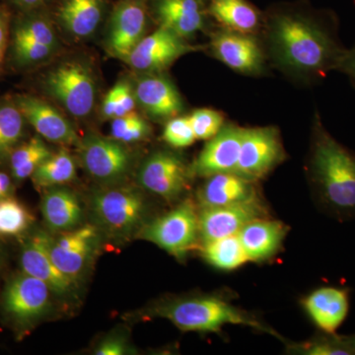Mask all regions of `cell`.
<instances>
[{
    "label": "cell",
    "instance_id": "6da1fadb",
    "mask_svg": "<svg viewBox=\"0 0 355 355\" xmlns=\"http://www.w3.org/2000/svg\"><path fill=\"white\" fill-rule=\"evenodd\" d=\"M273 57L287 71L319 78L338 69L345 49L334 28L321 19L297 12L273 14L268 26Z\"/></svg>",
    "mask_w": 355,
    "mask_h": 355
},
{
    "label": "cell",
    "instance_id": "7a4b0ae2",
    "mask_svg": "<svg viewBox=\"0 0 355 355\" xmlns=\"http://www.w3.org/2000/svg\"><path fill=\"white\" fill-rule=\"evenodd\" d=\"M309 168L326 209L340 219L355 217V155L320 121L315 127Z\"/></svg>",
    "mask_w": 355,
    "mask_h": 355
},
{
    "label": "cell",
    "instance_id": "3957f363",
    "mask_svg": "<svg viewBox=\"0 0 355 355\" xmlns=\"http://www.w3.org/2000/svg\"><path fill=\"white\" fill-rule=\"evenodd\" d=\"M156 313L184 331L217 333L220 331L222 327L231 324H245L273 336L277 335L251 315L216 296L178 299L161 305L156 309Z\"/></svg>",
    "mask_w": 355,
    "mask_h": 355
},
{
    "label": "cell",
    "instance_id": "277c9868",
    "mask_svg": "<svg viewBox=\"0 0 355 355\" xmlns=\"http://www.w3.org/2000/svg\"><path fill=\"white\" fill-rule=\"evenodd\" d=\"M46 89L70 114L85 118L96 100V83L92 71L83 62L72 60L49 72Z\"/></svg>",
    "mask_w": 355,
    "mask_h": 355
},
{
    "label": "cell",
    "instance_id": "5b68a950",
    "mask_svg": "<svg viewBox=\"0 0 355 355\" xmlns=\"http://www.w3.org/2000/svg\"><path fill=\"white\" fill-rule=\"evenodd\" d=\"M200 237L198 214L191 200L159 217L142 229L141 238L153 242L176 258L183 259Z\"/></svg>",
    "mask_w": 355,
    "mask_h": 355
},
{
    "label": "cell",
    "instance_id": "8992f818",
    "mask_svg": "<svg viewBox=\"0 0 355 355\" xmlns=\"http://www.w3.org/2000/svg\"><path fill=\"white\" fill-rule=\"evenodd\" d=\"M92 207L98 220L116 235L132 232L146 211L144 198L132 188L99 191L93 198Z\"/></svg>",
    "mask_w": 355,
    "mask_h": 355
},
{
    "label": "cell",
    "instance_id": "52a82bcc",
    "mask_svg": "<svg viewBox=\"0 0 355 355\" xmlns=\"http://www.w3.org/2000/svg\"><path fill=\"white\" fill-rule=\"evenodd\" d=\"M50 287L23 272L8 282L2 295V308L20 327H28L43 316L50 305Z\"/></svg>",
    "mask_w": 355,
    "mask_h": 355
},
{
    "label": "cell",
    "instance_id": "ba28073f",
    "mask_svg": "<svg viewBox=\"0 0 355 355\" xmlns=\"http://www.w3.org/2000/svg\"><path fill=\"white\" fill-rule=\"evenodd\" d=\"M284 159V149L275 128L244 130L235 174L256 181L265 177Z\"/></svg>",
    "mask_w": 355,
    "mask_h": 355
},
{
    "label": "cell",
    "instance_id": "9c48e42d",
    "mask_svg": "<svg viewBox=\"0 0 355 355\" xmlns=\"http://www.w3.org/2000/svg\"><path fill=\"white\" fill-rule=\"evenodd\" d=\"M268 210L261 198L225 207L202 209L198 214V229L202 244L237 235L245 225L257 219L266 218Z\"/></svg>",
    "mask_w": 355,
    "mask_h": 355
},
{
    "label": "cell",
    "instance_id": "30bf717a",
    "mask_svg": "<svg viewBox=\"0 0 355 355\" xmlns=\"http://www.w3.org/2000/svg\"><path fill=\"white\" fill-rule=\"evenodd\" d=\"M193 50L182 37L160 26L153 34L144 37L125 60L132 69L154 73L167 69Z\"/></svg>",
    "mask_w": 355,
    "mask_h": 355
},
{
    "label": "cell",
    "instance_id": "8fae6325",
    "mask_svg": "<svg viewBox=\"0 0 355 355\" xmlns=\"http://www.w3.org/2000/svg\"><path fill=\"white\" fill-rule=\"evenodd\" d=\"M146 0H120L112 14L108 33V50L114 57L127 60L146 37Z\"/></svg>",
    "mask_w": 355,
    "mask_h": 355
},
{
    "label": "cell",
    "instance_id": "7c38bea8",
    "mask_svg": "<svg viewBox=\"0 0 355 355\" xmlns=\"http://www.w3.org/2000/svg\"><path fill=\"white\" fill-rule=\"evenodd\" d=\"M189 173L179 156L161 151L144 163L139 180L146 190L165 200H174L186 190Z\"/></svg>",
    "mask_w": 355,
    "mask_h": 355
},
{
    "label": "cell",
    "instance_id": "4fadbf2b",
    "mask_svg": "<svg viewBox=\"0 0 355 355\" xmlns=\"http://www.w3.org/2000/svg\"><path fill=\"white\" fill-rule=\"evenodd\" d=\"M79 144L84 167L95 179L113 181L128 172L130 155L118 140L92 133Z\"/></svg>",
    "mask_w": 355,
    "mask_h": 355
},
{
    "label": "cell",
    "instance_id": "5bb4252c",
    "mask_svg": "<svg viewBox=\"0 0 355 355\" xmlns=\"http://www.w3.org/2000/svg\"><path fill=\"white\" fill-rule=\"evenodd\" d=\"M244 128L234 125L222 127L191 168L193 176L209 178L216 174L236 173Z\"/></svg>",
    "mask_w": 355,
    "mask_h": 355
},
{
    "label": "cell",
    "instance_id": "9a60e30c",
    "mask_svg": "<svg viewBox=\"0 0 355 355\" xmlns=\"http://www.w3.org/2000/svg\"><path fill=\"white\" fill-rule=\"evenodd\" d=\"M96 241L97 230L94 226L86 224L64 231L58 238L51 237L49 250L58 270L76 284L94 250Z\"/></svg>",
    "mask_w": 355,
    "mask_h": 355
},
{
    "label": "cell",
    "instance_id": "2e32d148",
    "mask_svg": "<svg viewBox=\"0 0 355 355\" xmlns=\"http://www.w3.org/2000/svg\"><path fill=\"white\" fill-rule=\"evenodd\" d=\"M50 240L51 236L43 231L34 233L26 240L20 257L23 272L42 280L58 295H69L73 291L74 282L53 263L49 250Z\"/></svg>",
    "mask_w": 355,
    "mask_h": 355
},
{
    "label": "cell",
    "instance_id": "e0dca14e",
    "mask_svg": "<svg viewBox=\"0 0 355 355\" xmlns=\"http://www.w3.org/2000/svg\"><path fill=\"white\" fill-rule=\"evenodd\" d=\"M211 49L219 60L240 73L258 74L265 65L260 44L249 34L223 30L212 37Z\"/></svg>",
    "mask_w": 355,
    "mask_h": 355
},
{
    "label": "cell",
    "instance_id": "ac0fdd59",
    "mask_svg": "<svg viewBox=\"0 0 355 355\" xmlns=\"http://www.w3.org/2000/svg\"><path fill=\"white\" fill-rule=\"evenodd\" d=\"M16 105L25 120L29 121L44 139L64 146L80 144L69 121L49 103L34 96H21Z\"/></svg>",
    "mask_w": 355,
    "mask_h": 355
},
{
    "label": "cell",
    "instance_id": "d6986e66",
    "mask_svg": "<svg viewBox=\"0 0 355 355\" xmlns=\"http://www.w3.org/2000/svg\"><path fill=\"white\" fill-rule=\"evenodd\" d=\"M303 306L320 330L335 335L349 314V291L338 287H321L304 299Z\"/></svg>",
    "mask_w": 355,
    "mask_h": 355
},
{
    "label": "cell",
    "instance_id": "ffe728a7",
    "mask_svg": "<svg viewBox=\"0 0 355 355\" xmlns=\"http://www.w3.org/2000/svg\"><path fill=\"white\" fill-rule=\"evenodd\" d=\"M137 104L155 119L175 118L183 110V101L174 84L160 76L147 74L135 89Z\"/></svg>",
    "mask_w": 355,
    "mask_h": 355
},
{
    "label": "cell",
    "instance_id": "44dd1931",
    "mask_svg": "<svg viewBox=\"0 0 355 355\" xmlns=\"http://www.w3.org/2000/svg\"><path fill=\"white\" fill-rule=\"evenodd\" d=\"M259 198L254 181L235 173L216 174L207 178L198 193L200 209L225 207Z\"/></svg>",
    "mask_w": 355,
    "mask_h": 355
},
{
    "label": "cell",
    "instance_id": "7402d4cb",
    "mask_svg": "<svg viewBox=\"0 0 355 355\" xmlns=\"http://www.w3.org/2000/svg\"><path fill=\"white\" fill-rule=\"evenodd\" d=\"M286 232V226L282 222L261 218L248 223L237 236L248 261H261L279 251Z\"/></svg>",
    "mask_w": 355,
    "mask_h": 355
},
{
    "label": "cell",
    "instance_id": "603a6c76",
    "mask_svg": "<svg viewBox=\"0 0 355 355\" xmlns=\"http://www.w3.org/2000/svg\"><path fill=\"white\" fill-rule=\"evenodd\" d=\"M154 9L161 27L183 39L190 38L203 27L202 0H156Z\"/></svg>",
    "mask_w": 355,
    "mask_h": 355
},
{
    "label": "cell",
    "instance_id": "cb8c5ba5",
    "mask_svg": "<svg viewBox=\"0 0 355 355\" xmlns=\"http://www.w3.org/2000/svg\"><path fill=\"white\" fill-rule=\"evenodd\" d=\"M41 209L44 220L51 231L64 232L76 228L83 216L78 198L64 188H51L46 191Z\"/></svg>",
    "mask_w": 355,
    "mask_h": 355
},
{
    "label": "cell",
    "instance_id": "d4e9b609",
    "mask_svg": "<svg viewBox=\"0 0 355 355\" xmlns=\"http://www.w3.org/2000/svg\"><path fill=\"white\" fill-rule=\"evenodd\" d=\"M104 11V0H64L58 16L67 31L78 38H85L97 30Z\"/></svg>",
    "mask_w": 355,
    "mask_h": 355
},
{
    "label": "cell",
    "instance_id": "484cf974",
    "mask_svg": "<svg viewBox=\"0 0 355 355\" xmlns=\"http://www.w3.org/2000/svg\"><path fill=\"white\" fill-rule=\"evenodd\" d=\"M207 11L230 31L251 35L261 26V13L247 0H209Z\"/></svg>",
    "mask_w": 355,
    "mask_h": 355
},
{
    "label": "cell",
    "instance_id": "4316f807",
    "mask_svg": "<svg viewBox=\"0 0 355 355\" xmlns=\"http://www.w3.org/2000/svg\"><path fill=\"white\" fill-rule=\"evenodd\" d=\"M76 165L69 151L60 149L44 160L33 174L35 186L40 189L53 188L76 179Z\"/></svg>",
    "mask_w": 355,
    "mask_h": 355
},
{
    "label": "cell",
    "instance_id": "83f0119b",
    "mask_svg": "<svg viewBox=\"0 0 355 355\" xmlns=\"http://www.w3.org/2000/svg\"><path fill=\"white\" fill-rule=\"evenodd\" d=\"M202 257L210 265L223 270H235L248 261L237 235L202 244Z\"/></svg>",
    "mask_w": 355,
    "mask_h": 355
},
{
    "label": "cell",
    "instance_id": "f1b7e54d",
    "mask_svg": "<svg viewBox=\"0 0 355 355\" xmlns=\"http://www.w3.org/2000/svg\"><path fill=\"white\" fill-rule=\"evenodd\" d=\"M50 148L41 137H35L22 146L16 147L10 155V167L16 181L32 177L39 166L51 155Z\"/></svg>",
    "mask_w": 355,
    "mask_h": 355
},
{
    "label": "cell",
    "instance_id": "f546056e",
    "mask_svg": "<svg viewBox=\"0 0 355 355\" xmlns=\"http://www.w3.org/2000/svg\"><path fill=\"white\" fill-rule=\"evenodd\" d=\"M25 118L17 105L0 104V161L10 158L24 132Z\"/></svg>",
    "mask_w": 355,
    "mask_h": 355
},
{
    "label": "cell",
    "instance_id": "4dcf8cb0",
    "mask_svg": "<svg viewBox=\"0 0 355 355\" xmlns=\"http://www.w3.org/2000/svg\"><path fill=\"white\" fill-rule=\"evenodd\" d=\"M32 214L15 198H0V236H18L24 233L33 221Z\"/></svg>",
    "mask_w": 355,
    "mask_h": 355
},
{
    "label": "cell",
    "instance_id": "1f68e13d",
    "mask_svg": "<svg viewBox=\"0 0 355 355\" xmlns=\"http://www.w3.org/2000/svg\"><path fill=\"white\" fill-rule=\"evenodd\" d=\"M309 355H354L355 352L349 345L347 336L329 335L320 336L302 345L297 349Z\"/></svg>",
    "mask_w": 355,
    "mask_h": 355
},
{
    "label": "cell",
    "instance_id": "d6a6232c",
    "mask_svg": "<svg viewBox=\"0 0 355 355\" xmlns=\"http://www.w3.org/2000/svg\"><path fill=\"white\" fill-rule=\"evenodd\" d=\"M196 139L209 140L223 127V116L210 109H198L189 116Z\"/></svg>",
    "mask_w": 355,
    "mask_h": 355
},
{
    "label": "cell",
    "instance_id": "836d02e7",
    "mask_svg": "<svg viewBox=\"0 0 355 355\" xmlns=\"http://www.w3.org/2000/svg\"><path fill=\"white\" fill-rule=\"evenodd\" d=\"M55 51L29 38L14 35V53L18 62L22 64H38L51 57Z\"/></svg>",
    "mask_w": 355,
    "mask_h": 355
},
{
    "label": "cell",
    "instance_id": "e575fe53",
    "mask_svg": "<svg viewBox=\"0 0 355 355\" xmlns=\"http://www.w3.org/2000/svg\"><path fill=\"white\" fill-rule=\"evenodd\" d=\"M163 139L176 148L188 147L195 142L196 137L189 116H175L166 123Z\"/></svg>",
    "mask_w": 355,
    "mask_h": 355
},
{
    "label": "cell",
    "instance_id": "d590c367",
    "mask_svg": "<svg viewBox=\"0 0 355 355\" xmlns=\"http://www.w3.org/2000/svg\"><path fill=\"white\" fill-rule=\"evenodd\" d=\"M15 34L50 46L53 50L57 46L58 41L53 28L41 18H28L23 21L16 29Z\"/></svg>",
    "mask_w": 355,
    "mask_h": 355
},
{
    "label": "cell",
    "instance_id": "8d00e7d4",
    "mask_svg": "<svg viewBox=\"0 0 355 355\" xmlns=\"http://www.w3.org/2000/svg\"><path fill=\"white\" fill-rule=\"evenodd\" d=\"M119 85V101L118 109H116V118L125 116L128 113H132L137 105L135 92L132 86L127 81H121Z\"/></svg>",
    "mask_w": 355,
    "mask_h": 355
},
{
    "label": "cell",
    "instance_id": "74e56055",
    "mask_svg": "<svg viewBox=\"0 0 355 355\" xmlns=\"http://www.w3.org/2000/svg\"><path fill=\"white\" fill-rule=\"evenodd\" d=\"M149 132H150V127L148 123L141 116H139V119L121 135L120 142L130 144V142L139 141L148 137Z\"/></svg>",
    "mask_w": 355,
    "mask_h": 355
},
{
    "label": "cell",
    "instance_id": "f35d334b",
    "mask_svg": "<svg viewBox=\"0 0 355 355\" xmlns=\"http://www.w3.org/2000/svg\"><path fill=\"white\" fill-rule=\"evenodd\" d=\"M139 114L132 112V113H128L125 114V116L113 119V123H112L111 125L112 137L120 141L121 135L125 133L130 125H132L139 119Z\"/></svg>",
    "mask_w": 355,
    "mask_h": 355
},
{
    "label": "cell",
    "instance_id": "ab89813d",
    "mask_svg": "<svg viewBox=\"0 0 355 355\" xmlns=\"http://www.w3.org/2000/svg\"><path fill=\"white\" fill-rule=\"evenodd\" d=\"M127 352L125 340L119 338H109L100 343L95 354L97 355H121Z\"/></svg>",
    "mask_w": 355,
    "mask_h": 355
},
{
    "label": "cell",
    "instance_id": "60d3db41",
    "mask_svg": "<svg viewBox=\"0 0 355 355\" xmlns=\"http://www.w3.org/2000/svg\"><path fill=\"white\" fill-rule=\"evenodd\" d=\"M119 101V85L118 83L107 93L102 105V113L104 116L109 119L116 118V109H118Z\"/></svg>",
    "mask_w": 355,
    "mask_h": 355
},
{
    "label": "cell",
    "instance_id": "b9f144b4",
    "mask_svg": "<svg viewBox=\"0 0 355 355\" xmlns=\"http://www.w3.org/2000/svg\"><path fill=\"white\" fill-rule=\"evenodd\" d=\"M8 41V16L0 9V67L3 64Z\"/></svg>",
    "mask_w": 355,
    "mask_h": 355
},
{
    "label": "cell",
    "instance_id": "7bdbcfd3",
    "mask_svg": "<svg viewBox=\"0 0 355 355\" xmlns=\"http://www.w3.org/2000/svg\"><path fill=\"white\" fill-rule=\"evenodd\" d=\"M336 69L347 74L355 83V46L352 50L345 51Z\"/></svg>",
    "mask_w": 355,
    "mask_h": 355
},
{
    "label": "cell",
    "instance_id": "ee69618b",
    "mask_svg": "<svg viewBox=\"0 0 355 355\" xmlns=\"http://www.w3.org/2000/svg\"><path fill=\"white\" fill-rule=\"evenodd\" d=\"M14 1L21 6L26 7V8H34V7L43 3L44 0H14Z\"/></svg>",
    "mask_w": 355,
    "mask_h": 355
},
{
    "label": "cell",
    "instance_id": "f6af8a7d",
    "mask_svg": "<svg viewBox=\"0 0 355 355\" xmlns=\"http://www.w3.org/2000/svg\"><path fill=\"white\" fill-rule=\"evenodd\" d=\"M347 340H349V345H352V349L355 352V335L347 336Z\"/></svg>",
    "mask_w": 355,
    "mask_h": 355
},
{
    "label": "cell",
    "instance_id": "bcb514c9",
    "mask_svg": "<svg viewBox=\"0 0 355 355\" xmlns=\"http://www.w3.org/2000/svg\"><path fill=\"white\" fill-rule=\"evenodd\" d=\"M2 261H3V256H2L1 251H0V268L2 266Z\"/></svg>",
    "mask_w": 355,
    "mask_h": 355
}]
</instances>
